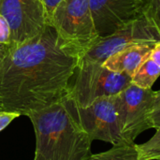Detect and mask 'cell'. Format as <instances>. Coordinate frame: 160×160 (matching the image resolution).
Returning a JSON list of instances; mask_svg holds the SVG:
<instances>
[{"mask_svg": "<svg viewBox=\"0 0 160 160\" xmlns=\"http://www.w3.org/2000/svg\"><path fill=\"white\" fill-rule=\"evenodd\" d=\"M79 60L49 24L32 38L12 45L0 65L2 109L26 116L62 99Z\"/></svg>", "mask_w": 160, "mask_h": 160, "instance_id": "cell-1", "label": "cell"}, {"mask_svg": "<svg viewBox=\"0 0 160 160\" xmlns=\"http://www.w3.org/2000/svg\"><path fill=\"white\" fill-rule=\"evenodd\" d=\"M34 128V160H87L92 140L80 127L63 98L26 115Z\"/></svg>", "mask_w": 160, "mask_h": 160, "instance_id": "cell-2", "label": "cell"}, {"mask_svg": "<svg viewBox=\"0 0 160 160\" xmlns=\"http://www.w3.org/2000/svg\"><path fill=\"white\" fill-rule=\"evenodd\" d=\"M49 25L54 28L63 44L80 57L99 38L89 0H62L53 11Z\"/></svg>", "mask_w": 160, "mask_h": 160, "instance_id": "cell-3", "label": "cell"}, {"mask_svg": "<svg viewBox=\"0 0 160 160\" xmlns=\"http://www.w3.org/2000/svg\"><path fill=\"white\" fill-rule=\"evenodd\" d=\"M75 81L67 96L79 107L85 108L98 98L115 96L131 83V77L110 70L102 64L80 60Z\"/></svg>", "mask_w": 160, "mask_h": 160, "instance_id": "cell-4", "label": "cell"}, {"mask_svg": "<svg viewBox=\"0 0 160 160\" xmlns=\"http://www.w3.org/2000/svg\"><path fill=\"white\" fill-rule=\"evenodd\" d=\"M63 101L92 141H103L112 145L125 142L121 131L116 95L98 98L85 108L77 106L67 95L63 98Z\"/></svg>", "mask_w": 160, "mask_h": 160, "instance_id": "cell-5", "label": "cell"}, {"mask_svg": "<svg viewBox=\"0 0 160 160\" xmlns=\"http://www.w3.org/2000/svg\"><path fill=\"white\" fill-rule=\"evenodd\" d=\"M159 40L160 25L151 14H147L119 28L109 36L98 38L84 52L80 60L102 64L112 54L126 47L142 43L155 44Z\"/></svg>", "mask_w": 160, "mask_h": 160, "instance_id": "cell-6", "label": "cell"}, {"mask_svg": "<svg viewBox=\"0 0 160 160\" xmlns=\"http://www.w3.org/2000/svg\"><path fill=\"white\" fill-rule=\"evenodd\" d=\"M89 6L99 38L151 14L149 0H89Z\"/></svg>", "mask_w": 160, "mask_h": 160, "instance_id": "cell-7", "label": "cell"}, {"mask_svg": "<svg viewBox=\"0 0 160 160\" xmlns=\"http://www.w3.org/2000/svg\"><path fill=\"white\" fill-rule=\"evenodd\" d=\"M0 15L10 26L11 45L32 38L48 25L41 0H0Z\"/></svg>", "mask_w": 160, "mask_h": 160, "instance_id": "cell-8", "label": "cell"}, {"mask_svg": "<svg viewBox=\"0 0 160 160\" xmlns=\"http://www.w3.org/2000/svg\"><path fill=\"white\" fill-rule=\"evenodd\" d=\"M154 92L130 83L116 95L121 131L126 142H134L141 133L149 128L147 115Z\"/></svg>", "mask_w": 160, "mask_h": 160, "instance_id": "cell-9", "label": "cell"}, {"mask_svg": "<svg viewBox=\"0 0 160 160\" xmlns=\"http://www.w3.org/2000/svg\"><path fill=\"white\" fill-rule=\"evenodd\" d=\"M155 44L142 43L126 47L108 57L102 65L112 71L132 77L138 68L150 56Z\"/></svg>", "mask_w": 160, "mask_h": 160, "instance_id": "cell-10", "label": "cell"}, {"mask_svg": "<svg viewBox=\"0 0 160 160\" xmlns=\"http://www.w3.org/2000/svg\"><path fill=\"white\" fill-rule=\"evenodd\" d=\"M87 160H143L140 158L134 142H122L99 154H92Z\"/></svg>", "mask_w": 160, "mask_h": 160, "instance_id": "cell-11", "label": "cell"}, {"mask_svg": "<svg viewBox=\"0 0 160 160\" xmlns=\"http://www.w3.org/2000/svg\"><path fill=\"white\" fill-rule=\"evenodd\" d=\"M160 76V68L148 57L131 77V83L144 89H152V86Z\"/></svg>", "mask_w": 160, "mask_h": 160, "instance_id": "cell-12", "label": "cell"}, {"mask_svg": "<svg viewBox=\"0 0 160 160\" xmlns=\"http://www.w3.org/2000/svg\"><path fill=\"white\" fill-rule=\"evenodd\" d=\"M136 146L142 159L160 160V128L149 141Z\"/></svg>", "mask_w": 160, "mask_h": 160, "instance_id": "cell-13", "label": "cell"}, {"mask_svg": "<svg viewBox=\"0 0 160 160\" xmlns=\"http://www.w3.org/2000/svg\"><path fill=\"white\" fill-rule=\"evenodd\" d=\"M149 128H160V90L154 92L153 101L147 115Z\"/></svg>", "mask_w": 160, "mask_h": 160, "instance_id": "cell-14", "label": "cell"}, {"mask_svg": "<svg viewBox=\"0 0 160 160\" xmlns=\"http://www.w3.org/2000/svg\"><path fill=\"white\" fill-rule=\"evenodd\" d=\"M0 43L11 44V30L6 18L0 15Z\"/></svg>", "mask_w": 160, "mask_h": 160, "instance_id": "cell-15", "label": "cell"}, {"mask_svg": "<svg viewBox=\"0 0 160 160\" xmlns=\"http://www.w3.org/2000/svg\"><path fill=\"white\" fill-rule=\"evenodd\" d=\"M21 116L20 113L14 112H8V111H0V132L4 130L14 119Z\"/></svg>", "mask_w": 160, "mask_h": 160, "instance_id": "cell-16", "label": "cell"}, {"mask_svg": "<svg viewBox=\"0 0 160 160\" xmlns=\"http://www.w3.org/2000/svg\"><path fill=\"white\" fill-rule=\"evenodd\" d=\"M62 0H41L43 8L45 9V13H46V17H47V22L49 24L50 19L53 13V11L55 10V8H57V6L60 4Z\"/></svg>", "mask_w": 160, "mask_h": 160, "instance_id": "cell-17", "label": "cell"}, {"mask_svg": "<svg viewBox=\"0 0 160 160\" xmlns=\"http://www.w3.org/2000/svg\"><path fill=\"white\" fill-rule=\"evenodd\" d=\"M150 1V12L152 17L160 25V0H149Z\"/></svg>", "mask_w": 160, "mask_h": 160, "instance_id": "cell-18", "label": "cell"}, {"mask_svg": "<svg viewBox=\"0 0 160 160\" xmlns=\"http://www.w3.org/2000/svg\"><path fill=\"white\" fill-rule=\"evenodd\" d=\"M149 57L160 68V40L154 45Z\"/></svg>", "mask_w": 160, "mask_h": 160, "instance_id": "cell-19", "label": "cell"}, {"mask_svg": "<svg viewBox=\"0 0 160 160\" xmlns=\"http://www.w3.org/2000/svg\"><path fill=\"white\" fill-rule=\"evenodd\" d=\"M11 46H12L11 44L0 43V65L2 64V62L6 58V56L8 55V53L9 52Z\"/></svg>", "mask_w": 160, "mask_h": 160, "instance_id": "cell-20", "label": "cell"}, {"mask_svg": "<svg viewBox=\"0 0 160 160\" xmlns=\"http://www.w3.org/2000/svg\"><path fill=\"white\" fill-rule=\"evenodd\" d=\"M3 109H2V107H1V105H0V111H2Z\"/></svg>", "mask_w": 160, "mask_h": 160, "instance_id": "cell-21", "label": "cell"}]
</instances>
